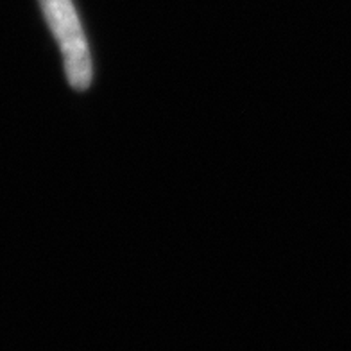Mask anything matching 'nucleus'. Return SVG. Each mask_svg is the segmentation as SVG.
Wrapping results in <instances>:
<instances>
[{
	"instance_id": "obj_1",
	"label": "nucleus",
	"mask_w": 351,
	"mask_h": 351,
	"mask_svg": "<svg viewBox=\"0 0 351 351\" xmlns=\"http://www.w3.org/2000/svg\"><path fill=\"white\" fill-rule=\"evenodd\" d=\"M63 54L69 84L83 92L93 79V63L83 25L72 0H38Z\"/></svg>"
}]
</instances>
